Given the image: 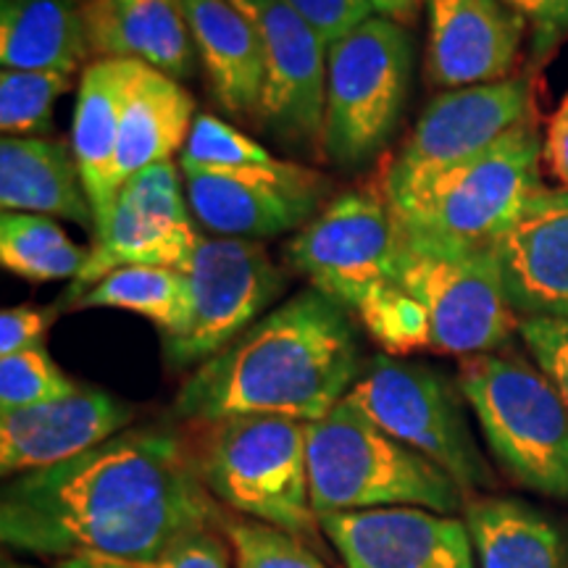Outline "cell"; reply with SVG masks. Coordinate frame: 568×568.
I'll list each match as a JSON object with an SVG mask.
<instances>
[{
  "label": "cell",
  "instance_id": "obj_1",
  "mask_svg": "<svg viewBox=\"0 0 568 568\" xmlns=\"http://www.w3.org/2000/svg\"><path fill=\"white\" fill-rule=\"evenodd\" d=\"M219 518L197 460L180 437L151 426L13 477L0 500V537L42 558L95 552L148 566Z\"/></svg>",
  "mask_w": 568,
  "mask_h": 568
},
{
  "label": "cell",
  "instance_id": "obj_2",
  "mask_svg": "<svg viewBox=\"0 0 568 568\" xmlns=\"http://www.w3.org/2000/svg\"><path fill=\"white\" fill-rule=\"evenodd\" d=\"M358 343L343 305L303 290L226 345L180 387L174 414L213 424L230 416H284L314 424L347 397Z\"/></svg>",
  "mask_w": 568,
  "mask_h": 568
},
{
  "label": "cell",
  "instance_id": "obj_3",
  "mask_svg": "<svg viewBox=\"0 0 568 568\" xmlns=\"http://www.w3.org/2000/svg\"><path fill=\"white\" fill-rule=\"evenodd\" d=\"M308 477L316 516L395 506L453 516L468 503L450 474L387 435L351 397L308 424Z\"/></svg>",
  "mask_w": 568,
  "mask_h": 568
},
{
  "label": "cell",
  "instance_id": "obj_4",
  "mask_svg": "<svg viewBox=\"0 0 568 568\" xmlns=\"http://www.w3.org/2000/svg\"><path fill=\"white\" fill-rule=\"evenodd\" d=\"M458 389L503 471L531 493L568 500V408L550 376L500 347L460 358Z\"/></svg>",
  "mask_w": 568,
  "mask_h": 568
},
{
  "label": "cell",
  "instance_id": "obj_5",
  "mask_svg": "<svg viewBox=\"0 0 568 568\" xmlns=\"http://www.w3.org/2000/svg\"><path fill=\"white\" fill-rule=\"evenodd\" d=\"M542 140L531 119L456 169L414 201L389 211L397 240L445 251H489L537 193Z\"/></svg>",
  "mask_w": 568,
  "mask_h": 568
},
{
  "label": "cell",
  "instance_id": "obj_6",
  "mask_svg": "<svg viewBox=\"0 0 568 568\" xmlns=\"http://www.w3.org/2000/svg\"><path fill=\"white\" fill-rule=\"evenodd\" d=\"M209 493L253 521L316 542L308 424L284 416H230L209 424L197 458Z\"/></svg>",
  "mask_w": 568,
  "mask_h": 568
},
{
  "label": "cell",
  "instance_id": "obj_7",
  "mask_svg": "<svg viewBox=\"0 0 568 568\" xmlns=\"http://www.w3.org/2000/svg\"><path fill=\"white\" fill-rule=\"evenodd\" d=\"M414 40L385 17H372L326 48L322 148L339 166H361L387 145L406 105Z\"/></svg>",
  "mask_w": 568,
  "mask_h": 568
},
{
  "label": "cell",
  "instance_id": "obj_8",
  "mask_svg": "<svg viewBox=\"0 0 568 568\" xmlns=\"http://www.w3.org/2000/svg\"><path fill=\"white\" fill-rule=\"evenodd\" d=\"M347 397L387 435L450 474L466 495L493 487L495 477L460 406L464 395L435 368L376 355Z\"/></svg>",
  "mask_w": 568,
  "mask_h": 568
},
{
  "label": "cell",
  "instance_id": "obj_9",
  "mask_svg": "<svg viewBox=\"0 0 568 568\" xmlns=\"http://www.w3.org/2000/svg\"><path fill=\"white\" fill-rule=\"evenodd\" d=\"M395 282L424 305L432 351L460 358L500 351L521 324L493 251H445L397 240Z\"/></svg>",
  "mask_w": 568,
  "mask_h": 568
},
{
  "label": "cell",
  "instance_id": "obj_10",
  "mask_svg": "<svg viewBox=\"0 0 568 568\" xmlns=\"http://www.w3.org/2000/svg\"><path fill=\"white\" fill-rule=\"evenodd\" d=\"M527 119H531V82L527 77L437 95L382 176L379 193L387 209L395 211L414 201L437 176L487 151Z\"/></svg>",
  "mask_w": 568,
  "mask_h": 568
},
{
  "label": "cell",
  "instance_id": "obj_11",
  "mask_svg": "<svg viewBox=\"0 0 568 568\" xmlns=\"http://www.w3.org/2000/svg\"><path fill=\"white\" fill-rule=\"evenodd\" d=\"M395 253V222L379 190L335 197L287 245L290 266L353 314L393 287Z\"/></svg>",
  "mask_w": 568,
  "mask_h": 568
},
{
  "label": "cell",
  "instance_id": "obj_12",
  "mask_svg": "<svg viewBox=\"0 0 568 568\" xmlns=\"http://www.w3.org/2000/svg\"><path fill=\"white\" fill-rule=\"evenodd\" d=\"M190 318L163 353L174 368L205 364L258 322L284 287L282 268L253 240H197L187 266Z\"/></svg>",
  "mask_w": 568,
  "mask_h": 568
},
{
  "label": "cell",
  "instance_id": "obj_13",
  "mask_svg": "<svg viewBox=\"0 0 568 568\" xmlns=\"http://www.w3.org/2000/svg\"><path fill=\"white\" fill-rule=\"evenodd\" d=\"M197 234L182 201L180 174L172 161L142 169L119 190L109 224L95 234L88 261L67 290L71 305L105 274L124 266H166L187 272Z\"/></svg>",
  "mask_w": 568,
  "mask_h": 568
},
{
  "label": "cell",
  "instance_id": "obj_14",
  "mask_svg": "<svg viewBox=\"0 0 568 568\" xmlns=\"http://www.w3.org/2000/svg\"><path fill=\"white\" fill-rule=\"evenodd\" d=\"M251 19L264 53L261 126L282 142H322L326 42L287 0H232Z\"/></svg>",
  "mask_w": 568,
  "mask_h": 568
},
{
  "label": "cell",
  "instance_id": "obj_15",
  "mask_svg": "<svg viewBox=\"0 0 568 568\" xmlns=\"http://www.w3.org/2000/svg\"><path fill=\"white\" fill-rule=\"evenodd\" d=\"M187 203L205 230L219 237L258 240L293 232L318 211L326 180L284 161L268 172L184 174Z\"/></svg>",
  "mask_w": 568,
  "mask_h": 568
},
{
  "label": "cell",
  "instance_id": "obj_16",
  "mask_svg": "<svg viewBox=\"0 0 568 568\" xmlns=\"http://www.w3.org/2000/svg\"><path fill=\"white\" fill-rule=\"evenodd\" d=\"M347 568H477L466 521L395 506L318 516Z\"/></svg>",
  "mask_w": 568,
  "mask_h": 568
},
{
  "label": "cell",
  "instance_id": "obj_17",
  "mask_svg": "<svg viewBox=\"0 0 568 568\" xmlns=\"http://www.w3.org/2000/svg\"><path fill=\"white\" fill-rule=\"evenodd\" d=\"M426 80L458 90L510 80L529 24L506 0H426Z\"/></svg>",
  "mask_w": 568,
  "mask_h": 568
},
{
  "label": "cell",
  "instance_id": "obj_18",
  "mask_svg": "<svg viewBox=\"0 0 568 568\" xmlns=\"http://www.w3.org/2000/svg\"><path fill=\"white\" fill-rule=\"evenodd\" d=\"M510 308L568 322V193L539 187L489 247Z\"/></svg>",
  "mask_w": 568,
  "mask_h": 568
},
{
  "label": "cell",
  "instance_id": "obj_19",
  "mask_svg": "<svg viewBox=\"0 0 568 568\" xmlns=\"http://www.w3.org/2000/svg\"><path fill=\"white\" fill-rule=\"evenodd\" d=\"M134 410L103 389H77L61 400L0 414L3 477L42 471L109 443L130 426Z\"/></svg>",
  "mask_w": 568,
  "mask_h": 568
},
{
  "label": "cell",
  "instance_id": "obj_20",
  "mask_svg": "<svg viewBox=\"0 0 568 568\" xmlns=\"http://www.w3.org/2000/svg\"><path fill=\"white\" fill-rule=\"evenodd\" d=\"M142 63L132 59H98L82 69L77 90L71 151L88 190L95 234L109 224L119 197L116 153L126 98Z\"/></svg>",
  "mask_w": 568,
  "mask_h": 568
},
{
  "label": "cell",
  "instance_id": "obj_21",
  "mask_svg": "<svg viewBox=\"0 0 568 568\" xmlns=\"http://www.w3.org/2000/svg\"><path fill=\"white\" fill-rule=\"evenodd\" d=\"M90 53L132 59L172 80H187L195 45L182 0H82Z\"/></svg>",
  "mask_w": 568,
  "mask_h": 568
},
{
  "label": "cell",
  "instance_id": "obj_22",
  "mask_svg": "<svg viewBox=\"0 0 568 568\" xmlns=\"http://www.w3.org/2000/svg\"><path fill=\"white\" fill-rule=\"evenodd\" d=\"M182 9L216 103L232 116H258L264 53L251 19L232 0H182Z\"/></svg>",
  "mask_w": 568,
  "mask_h": 568
},
{
  "label": "cell",
  "instance_id": "obj_23",
  "mask_svg": "<svg viewBox=\"0 0 568 568\" xmlns=\"http://www.w3.org/2000/svg\"><path fill=\"white\" fill-rule=\"evenodd\" d=\"M0 205L3 211L40 213L95 226L74 151L42 138L0 142Z\"/></svg>",
  "mask_w": 568,
  "mask_h": 568
},
{
  "label": "cell",
  "instance_id": "obj_24",
  "mask_svg": "<svg viewBox=\"0 0 568 568\" xmlns=\"http://www.w3.org/2000/svg\"><path fill=\"white\" fill-rule=\"evenodd\" d=\"M193 95L180 82L142 63L126 98L119 132V190L142 169L172 161L193 130Z\"/></svg>",
  "mask_w": 568,
  "mask_h": 568
},
{
  "label": "cell",
  "instance_id": "obj_25",
  "mask_svg": "<svg viewBox=\"0 0 568 568\" xmlns=\"http://www.w3.org/2000/svg\"><path fill=\"white\" fill-rule=\"evenodd\" d=\"M90 55L80 0H3L0 63L13 71L74 74Z\"/></svg>",
  "mask_w": 568,
  "mask_h": 568
},
{
  "label": "cell",
  "instance_id": "obj_26",
  "mask_svg": "<svg viewBox=\"0 0 568 568\" xmlns=\"http://www.w3.org/2000/svg\"><path fill=\"white\" fill-rule=\"evenodd\" d=\"M464 510L479 568H568L566 539L539 510L508 497H477Z\"/></svg>",
  "mask_w": 568,
  "mask_h": 568
},
{
  "label": "cell",
  "instance_id": "obj_27",
  "mask_svg": "<svg viewBox=\"0 0 568 568\" xmlns=\"http://www.w3.org/2000/svg\"><path fill=\"white\" fill-rule=\"evenodd\" d=\"M71 308L130 311L159 326L163 339H172L190 318V276L166 266H124L92 284Z\"/></svg>",
  "mask_w": 568,
  "mask_h": 568
},
{
  "label": "cell",
  "instance_id": "obj_28",
  "mask_svg": "<svg viewBox=\"0 0 568 568\" xmlns=\"http://www.w3.org/2000/svg\"><path fill=\"white\" fill-rule=\"evenodd\" d=\"M90 251H84L40 213L3 211L0 216V261L6 272L27 282L77 280Z\"/></svg>",
  "mask_w": 568,
  "mask_h": 568
},
{
  "label": "cell",
  "instance_id": "obj_29",
  "mask_svg": "<svg viewBox=\"0 0 568 568\" xmlns=\"http://www.w3.org/2000/svg\"><path fill=\"white\" fill-rule=\"evenodd\" d=\"M284 161L266 151L224 119L201 113L195 116L190 138L184 142L180 166L184 174L193 172H268Z\"/></svg>",
  "mask_w": 568,
  "mask_h": 568
},
{
  "label": "cell",
  "instance_id": "obj_30",
  "mask_svg": "<svg viewBox=\"0 0 568 568\" xmlns=\"http://www.w3.org/2000/svg\"><path fill=\"white\" fill-rule=\"evenodd\" d=\"M69 90V74L3 69L0 74V130H3V138H34V134L51 130L53 105Z\"/></svg>",
  "mask_w": 568,
  "mask_h": 568
},
{
  "label": "cell",
  "instance_id": "obj_31",
  "mask_svg": "<svg viewBox=\"0 0 568 568\" xmlns=\"http://www.w3.org/2000/svg\"><path fill=\"white\" fill-rule=\"evenodd\" d=\"M237 568H326L308 542L253 518H219Z\"/></svg>",
  "mask_w": 568,
  "mask_h": 568
},
{
  "label": "cell",
  "instance_id": "obj_32",
  "mask_svg": "<svg viewBox=\"0 0 568 568\" xmlns=\"http://www.w3.org/2000/svg\"><path fill=\"white\" fill-rule=\"evenodd\" d=\"M77 389L80 387L55 366L45 345L0 358V414L61 400Z\"/></svg>",
  "mask_w": 568,
  "mask_h": 568
},
{
  "label": "cell",
  "instance_id": "obj_33",
  "mask_svg": "<svg viewBox=\"0 0 568 568\" xmlns=\"http://www.w3.org/2000/svg\"><path fill=\"white\" fill-rule=\"evenodd\" d=\"M355 316L366 326L374 343H379L389 355H406L410 351L432 347L429 318H426L424 305L397 282L385 293L372 297Z\"/></svg>",
  "mask_w": 568,
  "mask_h": 568
},
{
  "label": "cell",
  "instance_id": "obj_34",
  "mask_svg": "<svg viewBox=\"0 0 568 568\" xmlns=\"http://www.w3.org/2000/svg\"><path fill=\"white\" fill-rule=\"evenodd\" d=\"M518 335L537 366L550 376L568 408V322L560 318H521Z\"/></svg>",
  "mask_w": 568,
  "mask_h": 568
},
{
  "label": "cell",
  "instance_id": "obj_35",
  "mask_svg": "<svg viewBox=\"0 0 568 568\" xmlns=\"http://www.w3.org/2000/svg\"><path fill=\"white\" fill-rule=\"evenodd\" d=\"M314 27L326 48L374 17L366 0H287Z\"/></svg>",
  "mask_w": 568,
  "mask_h": 568
},
{
  "label": "cell",
  "instance_id": "obj_36",
  "mask_svg": "<svg viewBox=\"0 0 568 568\" xmlns=\"http://www.w3.org/2000/svg\"><path fill=\"white\" fill-rule=\"evenodd\" d=\"M230 552V542L213 527H201L176 539L172 548L142 568H232Z\"/></svg>",
  "mask_w": 568,
  "mask_h": 568
},
{
  "label": "cell",
  "instance_id": "obj_37",
  "mask_svg": "<svg viewBox=\"0 0 568 568\" xmlns=\"http://www.w3.org/2000/svg\"><path fill=\"white\" fill-rule=\"evenodd\" d=\"M529 24L537 59L556 51L568 38V0H506Z\"/></svg>",
  "mask_w": 568,
  "mask_h": 568
},
{
  "label": "cell",
  "instance_id": "obj_38",
  "mask_svg": "<svg viewBox=\"0 0 568 568\" xmlns=\"http://www.w3.org/2000/svg\"><path fill=\"white\" fill-rule=\"evenodd\" d=\"M53 316V308H34V305L3 308V314H0V358L42 347Z\"/></svg>",
  "mask_w": 568,
  "mask_h": 568
},
{
  "label": "cell",
  "instance_id": "obj_39",
  "mask_svg": "<svg viewBox=\"0 0 568 568\" xmlns=\"http://www.w3.org/2000/svg\"><path fill=\"white\" fill-rule=\"evenodd\" d=\"M542 159L548 163L552 176L564 184L568 193V92L564 101L558 103V109L552 111L548 130H545Z\"/></svg>",
  "mask_w": 568,
  "mask_h": 568
},
{
  "label": "cell",
  "instance_id": "obj_40",
  "mask_svg": "<svg viewBox=\"0 0 568 568\" xmlns=\"http://www.w3.org/2000/svg\"><path fill=\"white\" fill-rule=\"evenodd\" d=\"M372 6L374 13L385 17L389 21H397V24H408V21L416 19L418 3L422 0H366Z\"/></svg>",
  "mask_w": 568,
  "mask_h": 568
},
{
  "label": "cell",
  "instance_id": "obj_41",
  "mask_svg": "<svg viewBox=\"0 0 568 568\" xmlns=\"http://www.w3.org/2000/svg\"><path fill=\"white\" fill-rule=\"evenodd\" d=\"M55 568H142L130 560H119L109 556H95V552H82V556L61 558Z\"/></svg>",
  "mask_w": 568,
  "mask_h": 568
},
{
  "label": "cell",
  "instance_id": "obj_42",
  "mask_svg": "<svg viewBox=\"0 0 568 568\" xmlns=\"http://www.w3.org/2000/svg\"><path fill=\"white\" fill-rule=\"evenodd\" d=\"M80 3H82V0H80Z\"/></svg>",
  "mask_w": 568,
  "mask_h": 568
}]
</instances>
